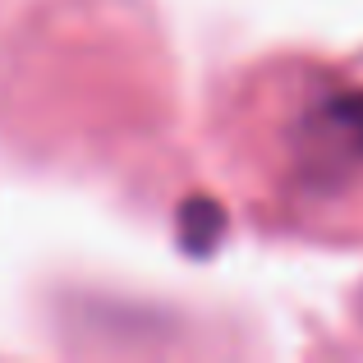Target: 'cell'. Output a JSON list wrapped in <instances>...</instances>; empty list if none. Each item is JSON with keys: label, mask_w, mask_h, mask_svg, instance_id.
<instances>
[{"label": "cell", "mask_w": 363, "mask_h": 363, "mask_svg": "<svg viewBox=\"0 0 363 363\" xmlns=\"http://www.w3.org/2000/svg\"><path fill=\"white\" fill-rule=\"evenodd\" d=\"M308 166L327 179H345L363 170V88L322 101L303 133Z\"/></svg>", "instance_id": "6da1fadb"}]
</instances>
